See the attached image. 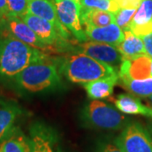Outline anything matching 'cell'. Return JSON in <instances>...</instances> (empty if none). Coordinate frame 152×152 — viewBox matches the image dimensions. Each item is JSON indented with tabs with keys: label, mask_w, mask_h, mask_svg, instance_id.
Instances as JSON below:
<instances>
[{
	"label": "cell",
	"mask_w": 152,
	"mask_h": 152,
	"mask_svg": "<svg viewBox=\"0 0 152 152\" xmlns=\"http://www.w3.org/2000/svg\"><path fill=\"white\" fill-rule=\"evenodd\" d=\"M48 58L45 52L23 42L5 27L0 35V76L14 78L31 64Z\"/></svg>",
	"instance_id": "1"
},
{
	"label": "cell",
	"mask_w": 152,
	"mask_h": 152,
	"mask_svg": "<svg viewBox=\"0 0 152 152\" xmlns=\"http://www.w3.org/2000/svg\"><path fill=\"white\" fill-rule=\"evenodd\" d=\"M58 64L60 72L69 81L76 84L85 85L118 74L113 66L81 53L68 55Z\"/></svg>",
	"instance_id": "2"
},
{
	"label": "cell",
	"mask_w": 152,
	"mask_h": 152,
	"mask_svg": "<svg viewBox=\"0 0 152 152\" xmlns=\"http://www.w3.org/2000/svg\"><path fill=\"white\" fill-rule=\"evenodd\" d=\"M18 86L29 92H41L60 83L58 64L48 58L35 62L14 77Z\"/></svg>",
	"instance_id": "3"
},
{
	"label": "cell",
	"mask_w": 152,
	"mask_h": 152,
	"mask_svg": "<svg viewBox=\"0 0 152 152\" xmlns=\"http://www.w3.org/2000/svg\"><path fill=\"white\" fill-rule=\"evenodd\" d=\"M80 118L86 127L103 130L123 129L129 123V118L118 109L99 100H93L85 106Z\"/></svg>",
	"instance_id": "4"
},
{
	"label": "cell",
	"mask_w": 152,
	"mask_h": 152,
	"mask_svg": "<svg viewBox=\"0 0 152 152\" xmlns=\"http://www.w3.org/2000/svg\"><path fill=\"white\" fill-rule=\"evenodd\" d=\"M114 141L124 152H152L150 132L138 122L129 123Z\"/></svg>",
	"instance_id": "5"
},
{
	"label": "cell",
	"mask_w": 152,
	"mask_h": 152,
	"mask_svg": "<svg viewBox=\"0 0 152 152\" xmlns=\"http://www.w3.org/2000/svg\"><path fill=\"white\" fill-rule=\"evenodd\" d=\"M58 16L62 25L74 36L78 42H86L87 37L80 20L81 5L79 1L55 3Z\"/></svg>",
	"instance_id": "6"
},
{
	"label": "cell",
	"mask_w": 152,
	"mask_h": 152,
	"mask_svg": "<svg viewBox=\"0 0 152 152\" xmlns=\"http://www.w3.org/2000/svg\"><path fill=\"white\" fill-rule=\"evenodd\" d=\"M31 152H62L59 135L53 127L36 122L30 127Z\"/></svg>",
	"instance_id": "7"
},
{
	"label": "cell",
	"mask_w": 152,
	"mask_h": 152,
	"mask_svg": "<svg viewBox=\"0 0 152 152\" xmlns=\"http://www.w3.org/2000/svg\"><path fill=\"white\" fill-rule=\"evenodd\" d=\"M74 50L76 53H85L100 62L113 66L118 72L124 60L117 47L110 44L86 41L77 44Z\"/></svg>",
	"instance_id": "8"
},
{
	"label": "cell",
	"mask_w": 152,
	"mask_h": 152,
	"mask_svg": "<svg viewBox=\"0 0 152 152\" xmlns=\"http://www.w3.org/2000/svg\"><path fill=\"white\" fill-rule=\"evenodd\" d=\"M20 18L45 43L53 48H61L68 42V41L60 35L54 26L43 18L29 13Z\"/></svg>",
	"instance_id": "9"
},
{
	"label": "cell",
	"mask_w": 152,
	"mask_h": 152,
	"mask_svg": "<svg viewBox=\"0 0 152 152\" xmlns=\"http://www.w3.org/2000/svg\"><path fill=\"white\" fill-rule=\"evenodd\" d=\"M6 28L10 32L29 46L41 51L53 50V48L45 43L20 17L9 15L6 16Z\"/></svg>",
	"instance_id": "10"
},
{
	"label": "cell",
	"mask_w": 152,
	"mask_h": 152,
	"mask_svg": "<svg viewBox=\"0 0 152 152\" xmlns=\"http://www.w3.org/2000/svg\"><path fill=\"white\" fill-rule=\"evenodd\" d=\"M27 13L51 22L58 31L60 35L67 41L69 40L70 32L60 22L56 6L52 0H29Z\"/></svg>",
	"instance_id": "11"
},
{
	"label": "cell",
	"mask_w": 152,
	"mask_h": 152,
	"mask_svg": "<svg viewBox=\"0 0 152 152\" xmlns=\"http://www.w3.org/2000/svg\"><path fill=\"white\" fill-rule=\"evenodd\" d=\"M152 59L147 55L134 59H124L118 69V78L129 77L134 80H142L151 77Z\"/></svg>",
	"instance_id": "12"
},
{
	"label": "cell",
	"mask_w": 152,
	"mask_h": 152,
	"mask_svg": "<svg viewBox=\"0 0 152 152\" xmlns=\"http://www.w3.org/2000/svg\"><path fill=\"white\" fill-rule=\"evenodd\" d=\"M85 32L88 40L118 47L124 39V31L114 22L103 27H86Z\"/></svg>",
	"instance_id": "13"
},
{
	"label": "cell",
	"mask_w": 152,
	"mask_h": 152,
	"mask_svg": "<svg viewBox=\"0 0 152 152\" xmlns=\"http://www.w3.org/2000/svg\"><path fill=\"white\" fill-rule=\"evenodd\" d=\"M129 30L140 37L152 33V0H141L132 19Z\"/></svg>",
	"instance_id": "14"
},
{
	"label": "cell",
	"mask_w": 152,
	"mask_h": 152,
	"mask_svg": "<svg viewBox=\"0 0 152 152\" xmlns=\"http://www.w3.org/2000/svg\"><path fill=\"white\" fill-rule=\"evenodd\" d=\"M116 108L129 115H142L152 118V107L146 106L139 98L130 94H120L113 100Z\"/></svg>",
	"instance_id": "15"
},
{
	"label": "cell",
	"mask_w": 152,
	"mask_h": 152,
	"mask_svg": "<svg viewBox=\"0 0 152 152\" xmlns=\"http://www.w3.org/2000/svg\"><path fill=\"white\" fill-rule=\"evenodd\" d=\"M21 113V108L15 102H0V141L15 128V124Z\"/></svg>",
	"instance_id": "16"
},
{
	"label": "cell",
	"mask_w": 152,
	"mask_h": 152,
	"mask_svg": "<svg viewBox=\"0 0 152 152\" xmlns=\"http://www.w3.org/2000/svg\"><path fill=\"white\" fill-rule=\"evenodd\" d=\"M0 152H31V140L19 128L15 127L0 141Z\"/></svg>",
	"instance_id": "17"
},
{
	"label": "cell",
	"mask_w": 152,
	"mask_h": 152,
	"mask_svg": "<svg viewBox=\"0 0 152 152\" xmlns=\"http://www.w3.org/2000/svg\"><path fill=\"white\" fill-rule=\"evenodd\" d=\"M118 74L99 79L84 85L90 99L100 100L109 97L113 91L114 86L118 82Z\"/></svg>",
	"instance_id": "18"
},
{
	"label": "cell",
	"mask_w": 152,
	"mask_h": 152,
	"mask_svg": "<svg viewBox=\"0 0 152 152\" xmlns=\"http://www.w3.org/2000/svg\"><path fill=\"white\" fill-rule=\"evenodd\" d=\"M124 59L133 60L143 55H146L141 37L136 36L130 30L124 31V39L117 47Z\"/></svg>",
	"instance_id": "19"
},
{
	"label": "cell",
	"mask_w": 152,
	"mask_h": 152,
	"mask_svg": "<svg viewBox=\"0 0 152 152\" xmlns=\"http://www.w3.org/2000/svg\"><path fill=\"white\" fill-rule=\"evenodd\" d=\"M80 20L84 29L86 27H103L114 23V14L109 11L90 10L81 7Z\"/></svg>",
	"instance_id": "20"
},
{
	"label": "cell",
	"mask_w": 152,
	"mask_h": 152,
	"mask_svg": "<svg viewBox=\"0 0 152 152\" xmlns=\"http://www.w3.org/2000/svg\"><path fill=\"white\" fill-rule=\"evenodd\" d=\"M122 86L132 95L139 97H148L152 95V76L142 80L129 77L119 78Z\"/></svg>",
	"instance_id": "21"
},
{
	"label": "cell",
	"mask_w": 152,
	"mask_h": 152,
	"mask_svg": "<svg viewBox=\"0 0 152 152\" xmlns=\"http://www.w3.org/2000/svg\"><path fill=\"white\" fill-rule=\"evenodd\" d=\"M79 3L81 7L90 10H100L115 13L120 9L113 0H80Z\"/></svg>",
	"instance_id": "22"
},
{
	"label": "cell",
	"mask_w": 152,
	"mask_h": 152,
	"mask_svg": "<svg viewBox=\"0 0 152 152\" xmlns=\"http://www.w3.org/2000/svg\"><path fill=\"white\" fill-rule=\"evenodd\" d=\"M137 9L130 8H120L114 14V22L119 26L124 31L129 29L132 19L135 14Z\"/></svg>",
	"instance_id": "23"
},
{
	"label": "cell",
	"mask_w": 152,
	"mask_h": 152,
	"mask_svg": "<svg viewBox=\"0 0 152 152\" xmlns=\"http://www.w3.org/2000/svg\"><path fill=\"white\" fill-rule=\"evenodd\" d=\"M29 0H8L10 15L22 17L27 14Z\"/></svg>",
	"instance_id": "24"
},
{
	"label": "cell",
	"mask_w": 152,
	"mask_h": 152,
	"mask_svg": "<svg viewBox=\"0 0 152 152\" xmlns=\"http://www.w3.org/2000/svg\"><path fill=\"white\" fill-rule=\"evenodd\" d=\"M95 152H124L115 141H109L107 140H101L97 143Z\"/></svg>",
	"instance_id": "25"
},
{
	"label": "cell",
	"mask_w": 152,
	"mask_h": 152,
	"mask_svg": "<svg viewBox=\"0 0 152 152\" xmlns=\"http://www.w3.org/2000/svg\"><path fill=\"white\" fill-rule=\"evenodd\" d=\"M145 53L148 57H150L152 59V33H150L148 35L141 37Z\"/></svg>",
	"instance_id": "26"
},
{
	"label": "cell",
	"mask_w": 152,
	"mask_h": 152,
	"mask_svg": "<svg viewBox=\"0 0 152 152\" xmlns=\"http://www.w3.org/2000/svg\"><path fill=\"white\" fill-rule=\"evenodd\" d=\"M10 15L8 0H0V15L6 17Z\"/></svg>",
	"instance_id": "27"
},
{
	"label": "cell",
	"mask_w": 152,
	"mask_h": 152,
	"mask_svg": "<svg viewBox=\"0 0 152 152\" xmlns=\"http://www.w3.org/2000/svg\"><path fill=\"white\" fill-rule=\"evenodd\" d=\"M6 27V17H3L0 15V35L4 31Z\"/></svg>",
	"instance_id": "28"
},
{
	"label": "cell",
	"mask_w": 152,
	"mask_h": 152,
	"mask_svg": "<svg viewBox=\"0 0 152 152\" xmlns=\"http://www.w3.org/2000/svg\"><path fill=\"white\" fill-rule=\"evenodd\" d=\"M147 102H149L150 106L152 107V95L151 96H148V98H147Z\"/></svg>",
	"instance_id": "29"
},
{
	"label": "cell",
	"mask_w": 152,
	"mask_h": 152,
	"mask_svg": "<svg viewBox=\"0 0 152 152\" xmlns=\"http://www.w3.org/2000/svg\"><path fill=\"white\" fill-rule=\"evenodd\" d=\"M62 1H80V0H54L55 3H59Z\"/></svg>",
	"instance_id": "30"
},
{
	"label": "cell",
	"mask_w": 152,
	"mask_h": 152,
	"mask_svg": "<svg viewBox=\"0 0 152 152\" xmlns=\"http://www.w3.org/2000/svg\"><path fill=\"white\" fill-rule=\"evenodd\" d=\"M150 134H151V140H152V127L151 128V130H150Z\"/></svg>",
	"instance_id": "31"
},
{
	"label": "cell",
	"mask_w": 152,
	"mask_h": 152,
	"mask_svg": "<svg viewBox=\"0 0 152 152\" xmlns=\"http://www.w3.org/2000/svg\"><path fill=\"white\" fill-rule=\"evenodd\" d=\"M151 75L152 76V61H151Z\"/></svg>",
	"instance_id": "32"
}]
</instances>
